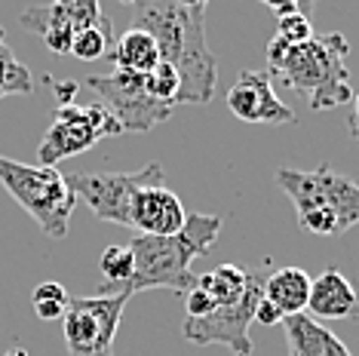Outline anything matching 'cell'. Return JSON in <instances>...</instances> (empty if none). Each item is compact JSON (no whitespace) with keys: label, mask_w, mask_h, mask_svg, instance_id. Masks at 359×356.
<instances>
[{"label":"cell","mask_w":359,"mask_h":356,"mask_svg":"<svg viewBox=\"0 0 359 356\" xmlns=\"http://www.w3.org/2000/svg\"><path fill=\"white\" fill-rule=\"evenodd\" d=\"M31 93H34L31 71L15 59L10 46L0 43V99H6V95H31Z\"/></svg>","instance_id":"19"},{"label":"cell","mask_w":359,"mask_h":356,"mask_svg":"<svg viewBox=\"0 0 359 356\" xmlns=\"http://www.w3.org/2000/svg\"><path fill=\"white\" fill-rule=\"evenodd\" d=\"M34 304V313L40 320L53 322V320H62L65 317V307H68V301H31Z\"/></svg>","instance_id":"29"},{"label":"cell","mask_w":359,"mask_h":356,"mask_svg":"<svg viewBox=\"0 0 359 356\" xmlns=\"http://www.w3.org/2000/svg\"><path fill=\"white\" fill-rule=\"evenodd\" d=\"M178 6H187V10H206L209 0H175Z\"/></svg>","instance_id":"31"},{"label":"cell","mask_w":359,"mask_h":356,"mask_svg":"<svg viewBox=\"0 0 359 356\" xmlns=\"http://www.w3.org/2000/svg\"><path fill=\"white\" fill-rule=\"evenodd\" d=\"M255 322H261V326H280V322H283V313L276 310V307L267 301L264 295H261L258 304H255Z\"/></svg>","instance_id":"28"},{"label":"cell","mask_w":359,"mask_h":356,"mask_svg":"<svg viewBox=\"0 0 359 356\" xmlns=\"http://www.w3.org/2000/svg\"><path fill=\"white\" fill-rule=\"evenodd\" d=\"M350 135H353V139H359V120H356V117H350Z\"/></svg>","instance_id":"32"},{"label":"cell","mask_w":359,"mask_h":356,"mask_svg":"<svg viewBox=\"0 0 359 356\" xmlns=\"http://www.w3.org/2000/svg\"><path fill=\"white\" fill-rule=\"evenodd\" d=\"M114 46V28L111 22H104L99 28H83L74 34V43H71V55H77L80 62H95L102 55H108Z\"/></svg>","instance_id":"21"},{"label":"cell","mask_w":359,"mask_h":356,"mask_svg":"<svg viewBox=\"0 0 359 356\" xmlns=\"http://www.w3.org/2000/svg\"><path fill=\"white\" fill-rule=\"evenodd\" d=\"M129 28L148 31L160 50V62L178 71L182 80L178 104L212 102L218 83V62L206 43V10H187L175 0H142Z\"/></svg>","instance_id":"1"},{"label":"cell","mask_w":359,"mask_h":356,"mask_svg":"<svg viewBox=\"0 0 359 356\" xmlns=\"http://www.w3.org/2000/svg\"><path fill=\"white\" fill-rule=\"evenodd\" d=\"M276 37H283L289 46L307 43V40L313 37V22H310V15H304V13L280 15V28H276Z\"/></svg>","instance_id":"23"},{"label":"cell","mask_w":359,"mask_h":356,"mask_svg":"<svg viewBox=\"0 0 359 356\" xmlns=\"http://www.w3.org/2000/svg\"><path fill=\"white\" fill-rule=\"evenodd\" d=\"M289 50H292V46L285 43L283 37H273L271 43H267V74H273V71L285 62V55H289Z\"/></svg>","instance_id":"27"},{"label":"cell","mask_w":359,"mask_h":356,"mask_svg":"<svg viewBox=\"0 0 359 356\" xmlns=\"http://www.w3.org/2000/svg\"><path fill=\"white\" fill-rule=\"evenodd\" d=\"M108 59L117 71H133V74H148L160 64V50L154 37L142 28H126L123 34L114 40Z\"/></svg>","instance_id":"17"},{"label":"cell","mask_w":359,"mask_h":356,"mask_svg":"<svg viewBox=\"0 0 359 356\" xmlns=\"http://www.w3.org/2000/svg\"><path fill=\"white\" fill-rule=\"evenodd\" d=\"M120 4H126V6H138L142 0H120Z\"/></svg>","instance_id":"36"},{"label":"cell","mask_w":359,"mask_h":356,"mask_svg":"<svg viewBox=\"0 0 359 356\" xmlns=\"http://www.w3.org/2000/svg\"><path fill=\"white\" fill-rule=\"evenodd\" d=\"M347 55H350V43L344 34L310 37L307 43L292 46L285 62L271 77L304 95L310 111H329L338 108V104L353 102Z\"/></svg>","instance_id":"4"},{"label":"cell","mask_w":359,"mask_h":356,"mask_svg":"<svg viewBox=\"0 0 359 356\" xmlns=\"http://www.w3.org/2000/svg\"><path fill=\"white\" fill-rule=\"evenodd\" d=\"M144 89H148L151 99H157L163 104H178V89H182L178 71L172 68V64L160 62L157 68L144 74Z\"/></svg>","instance_id":"22"},{"label":"cell","mask_w":359,"mask_h":356,"mask_svg":"<svg viewBox=\"0 0 359 356\" xmlns=\"http://www.w3.org/2000/svg\"><path fill=\"white\" fill-rule=\"evenodd\" d=\"M313 320H353L359 317V292L338 267H325L316 280H310L307 310Z\"/></svg>","instance_id":"13"},{"label":"cell","mask_w":359,"mask_h":356,"mask_svg":"<svg viewBox=\"0 0 359 356\" xmlns=\"http://www.w3.org/2000/svg\"><path fill=\"white\" fill-rule=\"evenodd\" d=\"M182 301H184V313H187V320H200V317H209L212 310H215V301L203 292L200 286H194L191 292H184L182 295Z\"/></svg>","instance_id":"24"},{"label":"cell","mask_w":359,"mask_h":356,"mask_svg":"<svg viewBox=\"0 0 359 356\" xmlns=\"http://www.w3.org/2000/svg\"><path fill=\"white\" fill-rule=\"evenodd\" d=\"M123 129L111 117V111L102 102L80 104L68 102L55 108L53 126L37 144L40 166H59L62 160L77 157V153L89 151L95 142L108 139V135H120Z\"/></svg>","instance_id":"7"},{"label":"cell","mask_w":359,"mask_h":356,"mask_svg":"<svg viewBox=\"0 0 359 356\" xmlns=\"http://www.w3.org/2000/svg\"><path fill=\"white\" fill-rule=\"evenodd\" d=\"M53 4H59V6H71L74 0H53Z\"/></svg>","instance_id":"35"},{"label":"cell","mask_w":359,"mask_h":356,"mask_svg":"<svg viewBox=\"0 0 359 356\" xmlns=\"http://www.w3.org/2000/svg\"><path fill=\"white\" fill-rule=\"evenodd\" d=\"M350 117L359 120V93H353V114H350Z\"/></svg>","instance_id":"34"},{"label":"cell","mask_w":359,"mask_h":356,"mask_svg":"<svg viewBox=\"0 0 359 356\" xmlns=\"http://www.w3.org/2000/svg\"><path fill=\"white\" fill-rule=\"evenodd\" d=\"M0 184L10 191V197L40 224V231L53 240L68 237V221L74 212V191L68 188V178L55 166H28L0 153Z\"/></svg>","instance_id":"5"},{"label":"cell","mask_w":359,"mask_h":356,"mask_svg":"<svg viewBox=\"0 0 359 356\" xmlns=\"http://www.w3.org/2000/svg\"><path fill=\"white\" fill-rule=\"evenodd\" d=\"M261 292H264V282L255 273L246 289V295L236 298L233 304H218L209 317L200 320H187L182 326L184 341L206 347V344H224L233 356H252V338H249V326L255 322V304Z\"/></svg>","instance_id":"10"},{"label":"cell","mask_w":359,"mask_h":356,"mask_svg":"<svg viewBox=\"0 0 359 356\" xmlns=\"http://www.w3.org/2000/svg\"><path fill=\"white\" fill-rule=\"evenodd\" d=\"M261 295L283 313V320L304 313L310 298V273L301 271V267H280L264 280V292Z\"/></svg>","instance_id":"16"},{"label":"cell","mask_w":359,"mask_h":356,"mask_svg":"<svg viewBox=\"0 0 359 356\" xmlns=\"http://www.w3.org/2000/svg\"><path fill=\"white\" fill-rule=\"evenodd\" d=\"M6 356H28L25 347H13V350H6Z\"/></svg>","instance_id":"33"},{"label":"cell","mask_w":359,"mask_h":356,"mask_svg":"<svg viewBox=\"0 0 359 356\" xmlns=\"http://www.w3.org/2000/svg\"><path fill=\"white\" fill-rule=\"evenodd\" d=\"M222 233V215H187L184 228L169 237H148L135 233L129 242L133 249V277L120 292L135 295L148 289H169L175 295H184L197 286V273L191 271L194 258L209 255Z\"/></svg>","instance_id":"2"},{"label":"cell","mask_w":359,"mask_h":356,"mask_svg":"<svg viewBox=\"0 0 359 356\" xmlns=\"http://www.w3.org/2000/svg\"><path fill=\"white\" fill-rule=\"evenodd\" d=\"M83 86L99 95V102L111 111V117L117 120L123 132H151L154 126L166 123L172 114V104H163L148 95L144 74L114 68V74L86 77Z\"/></svg>","instance_id":"9"},{"label":"cell","mask_w":359,"mask_h":356,"mask_svg":"<svg viewBox=\"0 0 359 356\" xmlns=\"http://www.w3.org/2000/svg\"><path fill=\"white\" fill-rule=\"evenodd\" d=\"M22 28L34 31V34L43 37L46 50L55 55H68L71 43H74V25H71L68 13L62 10L59 4H46V6H31V10L22 13Z\"/></svg>","instance_id":"15"},{"label":"cell","mask_w":359,"mask_h":356,"mask_svg":"<svg viewBox=\"0 0 359 356\" xmlns=\"http://www.w3.org/2000/svg\"><path fill=\"white\" fill-rule=\"evenodd\" d=\"M276 188L292 200L298 224L320 237H338L359 224V184L332 166H316L313 172L276 169Z\"/></svg>","instance_id":"3"},{"label":"cell","mask_w":359,"mask_h":356,"mask_svg":"<svg viewBox=\"0 0 359 356\" xmlns=\"http://www.w3.org/2000/svg\"><path fill=\"white\" fill-rule=\"evenodd\" d=\"M0 43H6V40H4V28H0Z\"/></svg>","instance_id":"37"},{"label":"cell","mask_w":359,"mask_h":356,"mask_svg":"<svg viewBox=\"0 0 359 356\" xmlns=\"http://www.w3.org/2000/svg\"><path fill=\"white\" fill-rule=\"evenodd\" d=\"M65 178H68V188L74 191V197L83 200L95 218L120 224V228H133L129 221L133 197L144 184L163 182V166L148 163L138 172H68Z\"/></svg>","instance_id":"8"},{"label":"cell","mask_w":359,"mask_h":356,"mask_svg":"<svg viewBox=\"0 0 359 356\" xmlns=\"http://www.w3.org/2000/svg\"><path fill=\"white\" fill-rule=\"evenodd\" d=\"M99 271L104 277V289H108V295L120 292V289L129 282V277H133V249L129 246H108L102 252Z\"/></svg>","instance_id":"20"},{"label":"cell","mask_w":359,"mask_h":356,"mask_svg":"<svg viewBox=\"0 0 359 356\" xmlns=\"http://www.w3.org/2000/svg\"><path fill=\"white\" fill-rule=\"evenodd\" d=\"M68 289L62 286V282H40V286L31 292V301H68Z\"/></svg>","instance_id":"26"},{"label":"cell","mask_w":359,"mask_h":356,"mask_svg":"<svg viewBox=\"0 0 359 356\" xmlns=\"http://www.w3.org/2000/svg\"><path fill=\"white\" fill-rule=\"evenodd\" d=\"M252 277H255V271H246V267H240V264H218V267H212L209 273L197 277V286L215 304H233L236 298L246 295Z\"/></svg>","instance_id":"18"},{"label":"cell","mask_w":359,"mask_h":356,"mask_svg":"<svg viewBox=\"0 0 359 356\" xmlns=\"http://www.w3.org/2000/svg\"><path fill=\"white\" fill-rule=\"evenodd\" d=\"M267 10H273L276 15H289V13H304L310 15L313 13V4L316 0H261Z\"/></svg>","instance_id":"25"},{"label":"cell","mask_w":359,"mask_h":356,"mask_svg":"<svg viewBox=\"0 0 359 356\" xmlns=\"http://www.w3.org/2000/svg\"><path fill=\"white\" fill-rule=\"evenodd\" d=\"M283 326H285V341H289V356H353L350 347L332 329H325L310 313L285 317Z\"/></svg>","instance_id":"14"},{"label":"cell","mask_w":359,"mask_h":356,"mask_svg":"<svg viewBox=\"0 0 359 356\" xmlns=\"http://www.w3.org/2000/svg\"><path fill=\"white\" fill-rule=\"evenodd\" d=\"M53 89H55V99H59V104H68V102H77L74 95H77V83L74 80H65V83H59V80H50Z\"/></svg>","instance_id":"30"},{"label":"cell","mask_w":359,"mask_h":356,"mask_svg":"<svg viewBox=\"0 0 359 356\" xmlns=\"http://www.w3.org/2000/svg\"><path fill=\"white\" fill-rule=\"evenodd\" d=\"M227 108L243 123L258 126H285L295 123V111L280 102L273 77L267 71H243L240 80L227 89Z\"/></svg>","instance_id":"11"},{"label":"cell","mask_w":359,"mask_h":356,"mask_svg":"<svg viewBox=\"0 0 359 356\" xmlns=\"http://www.w3.org/2000/svg\"><path fill=\"white\" fill-rule=\"evenodd\" d=\"M129 298L133 295L126 292L93 295V298L71 295L62 317L68 356H114V338H117Z\"/></svg>","instance_id":"6"},{"label":"cell","mask_w":359,"mask_h":356,"mask_svg":"<svg viewBox=\"0 0 359 356\" xmlns=\"http://www.w3.org/2000/svg\"><path fill=\"white\" fill-rule=\"evenodd\" d=\"M129 221L133 231L148 233V237H169L178 233L187 221V212L178 200L175 191H169L163 182L144 184L133 197V209H129Z\"/></svg>","instance_id":"12"}]
</instances>
